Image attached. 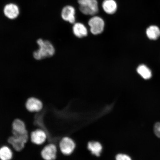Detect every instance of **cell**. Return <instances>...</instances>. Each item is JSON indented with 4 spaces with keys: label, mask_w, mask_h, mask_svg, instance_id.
<instances>
[{
    "label": "cell",
    "mask_w": 160,
    "mask_h": 160,
    "mask_svg": "<svg viewBox=\"0 0 160 160\" xmlns=\"http://www.w3.org/2000/svg\"><path fill=\"white\" fill-rule=\"evenodd\" d=\"M30 141L35 144L41 145L44 144L48 139V135L43 130L38 129L31 132L29 134Z\"/></svg>",
    "instance_id": "obj_6"
},
{
    "label": "cell",
    "mask_w": 160,
    "mask_h": 160,
    "mask_svg": "<svg viewBox=\"0 0 160 160\" xmlns=\"http://www.w3.org/2000/svg\"><path fill=\"white\" fill-rule=\"evenodd\" d=\"M88 149L93 154L99 157L101 154L102 147L98 142H91L88 144Z\"/></svg>",
    "instance_id": "obj_16"
},
{
    "label": "cell",
    "mask_w": 160,
    "mask_h": 160,
    "mask_svg": "<svg viewBox=\"0 0 160 160\" xmlns=\"http://www.w3.org/2000/svg\"><path fill=\"white\" fill-rule=\"evenodd\" d=\"M3 13L5 17L10 19L17 18L20 13L18 6L15 3L8 4L4 8Z\"/></svg>",
    "instance_id": "obj_9"
},
{
    "label": "cell",
    "mask_w": 160,
    "mask_h": 160,
    "mask_svg": "<svg viewBox=\"0 0 160 160\" xmlns=\"http://www.w3.org/2000/svg\"><path fill=\"white\" fill-rule=\"evenodd\" d=\"M73 31L76 37L81 38L86 37L88 34V31L85 26L80 23L75 24L73 26Z\"/></svg>",
    "instance_id": "obj_13"
},
{
    "label": "cell",
    "mask_w": 160,
    "mask_h": 160,
    "mask_svg": "<svg viewBox=\"0 0 160 160\" xmlns=\"http://www.w3.org/2000/svg\"><path fill=\"white\" fill-rule=\"evenodd\" d=\"M103 9L108 14H113L117 9V5L114 0H104L102 3Z\"/></svg>",
    "instance_id": "obj_12"
},
{
    "label": "cell",
    "mask_w": 160,
    "mask_h": 160,
    "mask_svg": "<svg viewBox=\"0 0 160 160\" xmlns=\"http://www.w3.org/2000/svg\"><path fill=\"white\" fill-rule=\"evenodd\" d=\"M29 139V134H19L13 133L8 140V143L11 145L12 150L20 152L25 147L26 143Z\"/></svg>",
    "instance_id": "obj_2"
},
{
    "label": "cell",
    "mask_w": 160,
    "mask_h": 160,
    "mask_svg": "<svg viewBox=\"0 0 160 160\" xmlns=\"http://www.w3.org/2000/svg\"><path fill=\"white\" fill-rule=\"evenodd\" d=\"M75 147L74 142L69 137H63L59 143V148L63 155H71L74 150Z\"/></svg>",
    "instance_id": "obj_5"
},
{
    "label": "cell",
    "mask_w": 160,
    "mask_h": 160,
    "mask_svg": "<svg viewBox=\"0 0 160 160\" xmlns=\"http://www.w3.org/2000/svg\"><path fill=\"white\" fill-rule=\"evenodd\" d=\"M138 73L143 79H149L152 77V72L151 70L147 66L144 65H140L137 68Z\"/></svg>",
    "instance_id": "obj_17"
},
{
    "label": "cell",
    "mask_w": 160,
    "mask_h": 160,
    "mask_svg": "<svg viewBox=\"0 0 160 160\" xmlns=\"http://www.w3.org/2000/svg\"><path fill=\"white\" fill-rule=\"evenodd\" d=\"M116 160H132L129 156L123 154L118 155L116 158Z\"/></svg>",
    "instance_id": "obj_18"
},
{
    "label": "cell",
    "mask_w": 160,
    "mask_h": 160,
    "mask_svg": "<svg viewBox=\"0 0 160 160\" xmlns=\"http://www.w3.org/2000/svg\"><path fill=\"white\" fill-rule=\"evenodd\" d=\"M39 49L34 52L33 57L36 59L41 60L51 57L55 53V49L52 44L49 41L39 39L37 41Z\"/></svg>",
    "instance_id": "obj_1"
},
{
    "label": "cell",
    "mask_w": 160,
    "mask_h": 160,
    "mask_svg": "<svg viewBox=\"0 0 160 160\" xmlns=\"http://www.w3.org/2000/svg\"><path fill=\"white\" fill-rule=\"evenodd\" d=\"M13 157V152L11 148L6 145L0 148V160H11Z\"/></svg>",
    "instance_id": "obj_14"
},
{
    "label": "cell",
    "mask_w": 160,
    "mask_h": 160,
    "mask_svg": "<svg viewBox=\"0 0 160 160\" xmlns=\"http://www.w3.org/2000/svg\"><path fill=\"white\" fill-rule=\"evenodd\" d=\"M146 33L149 39L155 40L160 37V30L157 26H151L147 29Z\"/></svg>",
    "instance_id": "obj_15"
},
{
    "label": "cell",
    "mask_w": 160,
    "mask_h": 160,
    "mask_svg": "<svg viewBox=\"0 0 160 160\" xmlns=\"http://www.w3.org/2000/svg\"><path fill=\"white\" fill-rule=\"evenodd\" d=\"M79 10L85 15H93L98 12L99 9L97 0H78Z\"/></svg>",
    "instance_id": "obj_3"
},
{
    "label": "cell",
    "mask_w": 160,
    "mask_h": 160,
    "mask_svg": "<svg viewBox=\"0 0 160 160\" xmlns=\"http://www.w3.org/2000/svg\"><path fill=\"white\" fill-rule=\"evenodd\" d=\"M58 152L57 146L54 143H48L42 150L41 155L44 160H55L57 158Z\"/></svg>",
    "instance_id": "obj_4"
},
{
    "label": "cell",
    "mask_w": 160,
    "mask_h": 160,
    "mask_svg": "<svg viewBox=\"0 0 160 160\" xmlns=\"http://www.w3.org/2000/svg\"><path fill=\"white\" fill-rule=\"evenodd\" d=\"M90 31L94 35H98L102 32L104 28V21L102 19L95 16L89 20L88 22Z\"/></svg>",
    "instance_id": "obj_7"
},
{
    "label": "cell",
    "mask_w": 160,
    "mask_h": 160,
    "mask_svg": "<svg viewBox=\"0 0 160 160\" xmlns=\"http://www.w3.org/2000/svg\"><path fill=\"white\" fill-rule=\"evenodd\" d=\"M12 134L16 133L19 134H25L29 133L24 122L21 119L17 118L14 120L12 124Z\"/></svg>",
    "instance_id": "obj_11"
},
{
    "label": "cell",
    "mask_w": 160,
    "mask_h": 160,
    "mask_svg": "<svg viewBox=\"0 0 160 160\" xmlns=\"http://www.w3.org/2000/svg\"><path fill=\"white\" fill-rule=\"evenodd\" d=\"M25 107L28 111L31 112H39L43 109V104L39 98L31 97L27 99Z\"/></svg>",
    "instance_id": "obj_8"
},
{
    "label": "cell",
    "mask_w": 160,
    "mask_h": 160,
    "mask_svg": "<svg viewBox=\"0 0 160 160\" xmlns=\"http://www.w3.org/2000/svg\"><path fill=\"white\" fill-rule=\"evenodd\" d=\"M75 11L74 8L71 6H66L63 8L61 12L62 18L71 23L75 22Z\"/></svg>",
    "instance_id": "obj_10"
}]
</instances>
